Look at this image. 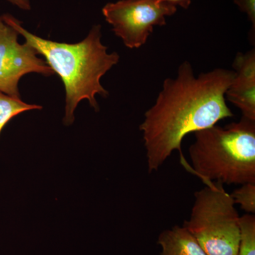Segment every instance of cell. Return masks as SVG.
Masks as SVG:
<instances>
[{
	"label": "cell",
	"mask_w": 255,
	"mask_h": 255,
	"mask_svg": "<svg viewBox=\"0 0 255 255\" xmlns=\"http://www.w3.org/2000/svg\"><path fill=\"white\" fill-rule=\"evenodd\" d=\"M158 3H164V4L171 5V6H180L183 9H187L189 7L192 0H155Z\"/></svg>",
	"instance_id": "13"
},
{
	"label": "cell",
	"mask_w": 255,
	"mask_h": 255,
	"mask_svg": "<svg viewBox=\"0 0 255 255\" xmlns=\"http://www.w3.org/2000/svg\"><path fill=\"white\" fill-rule=\"evenodd\" d=\"M235 76L226 92V100L244 118L255 122V51L238 53L233 65Z\"/></svg>",
	"instance_id": "7"
},
{
	"label": "cell",
	"mask_w": 255,
	"mask_h": 255,
	"mask_svg": "<svg viewBox=\"0 0 255 255\" xmlns=\"http://www.w3.org/2000/svg\"><path fill=\"white\" fill-rule=\"evenodd\" d=\"M238 255H255V216H240Z\"/></svg>",
	"instance_id": "10"
},
{
	"label": "cell",
	"mask_w": 255,
	"mask_h": 255,
	"mask_svg": "<svg viewBox=\"0 0 255 255\" xmlns=\"http://www.w3.org/2000/svg\"><path fill=\"white\" fill-rule=\"evenodd\" d=\"M235 204H238L247 214L255 213V183L241 184L231 194Z\"/></svg>",
	"instance_id": "11"
},
{
	"label": "cell",
	"mask_w": 255,
	"mask_h": 255,
	"mask_svg": "<svg viewBox=\"0 0 255 255\" xmlns=\"http://www.w3.org/2000/svg\"><path fill=\"white\" fill-rule=\"evenodd\" d=\"M18 32L0 14V92L20 97L18 83L29 73L51 76L54 72L27 43H18Z\"/></svg>",
	"instance_id": "6"
},
{
	"label": "cell",
	"mask_w": 255,
	"mask_h": 255,
	"mask_svg": "<svg viewBox=\"0 0 255 255\" xmlns=\"http://www.w3.org/2000/svg\"><path fill=\"white\" fill-rule=\"evenodd\" d=\"M177 8L155 0H119L102 8L112 31L130 49L143 46L156 26L166 25V17L175 14Z\"/></svg>",
	"instance_id": "5"
},
{
	"label": "cell",
	"mask_w": 255,
	"mask_h": 255,
	"mask_svg": "<svg viewBox=\"0 0 255 255\" xmlns=\"http://www.w3.org/2000/svg\"><path fill=\"white\" fill-rule=\"evenodd\" d=\"M189 148L191 167L204 182L255 183V122L242 117L225 127L215 125L194 132Z\"/></svg>",
	"instance_id": "3"
},
{
	"label": "cell",
	"mask_w": 255,
	"mask_h": 255,
	"mask_svg": "<svg viewBox=\"0 0 255 255\" xmlns=\"http://www.w3.org/2000/svg\"><path fill=\"white\" fill-rule=\"evenodd\" d=\"M194 193L184 226L207 255H238L239 219L236 204L219 182H204Z\"/></svg>",
	"instance_id": "4"
},
{
	"label": "cell",
	"mask_w": 255,
	"mask_h": 255,
	"mask_svg": "<svg viewBox=\"0 0 255 255\" xmlns=\"http://www.w3.org/2000/svg\"><path fill=\"white\" fill-rule=\"evenodd\" d=\"M160 255H207L184 226H175L159 234Z\"/></svg>",
	"instance_id": "8"
},
{
	"label": "cell",
	"mask_w": 255,
	"mask_h": 255,
	"mask_svg": "<svg viewBox=\"0 0 255 255\" xmlns=\"http://www.w3.org/2000/svg\"><path fill=\"white\" fill-rule=\"evenodd\" d=\"M240 10L248 15L252 23V29L255 33V0H234Z\"/></svg>",
	"instance_id": "12"
},
{
	"label": "cell",
	"mask_w": 255,
	"mask_h": 255,
	"mask_svg": "<svg viewBox=\"0 0 255 255\" xmlns=\"http://www.w3.org/2000/svg\"><path fill=\"white\" fill-rule=\"evenodd\" d=\"M3 20L25 38L63 82L65 90L63 123L70 126L75 121L78 104L88 100L96 111L100 110L96 96L107 97L109 92L101 84V79L120 60L117 52L108 53L102 42V26H92L86 38L76 43H60L33 34L22 26L21 21L9 14L1 15Z\"/></svg>",
	"instance_id": "2"
},
{
	"label": "cell",
	"mask_w": 255,
	"mask_h": 255,
	"mask_svg": "<svg viewBox=\"0 0 255 255\" xmlns=\"http://www.w3.org/2000/svg\"><path fill=\"white\" fill-rule=\"evenodd\" d=\"M234 76L233 70L216 68L196 77L191 64L184 61L175 78L164 80L139 127L149 173L157 172L174 151L182 152V140L188 134L234 116L226 100Z\"/></svg>",
	"instance_id": "1"
},
{
	"label": "cell",
	"mask_w": 255,
	"mask_h": 255,
	"mask_svg": "<svg viewBox=\"0 0 255 255\" xmlns=\"http://www.w3.org/2000/svg\"><path fill=\"white\" fill-rule=\"evenodd\" d=\"M41 109V106L23 102L21 97H11L0 92V133L5 125L16 115L27 111Z\"/></svg>",
	"instance_id": "9"
},
{
	"label": "cell",
	"mask_w": 255,
	"mask_h": 255,
	"mask_svg": "<svg viewBox=\"0 0 255 255\" xmlns=\"http://www.w3.org/2000/svg\"><path fill=\"white\" fill-rule=\"evenodd\" d=\"M9 1L10 4L14 5L16 7L24 11H30L31 9L30 0H6Z\"/></svg>",
	"instance_id": "14"
}]
</instances>
